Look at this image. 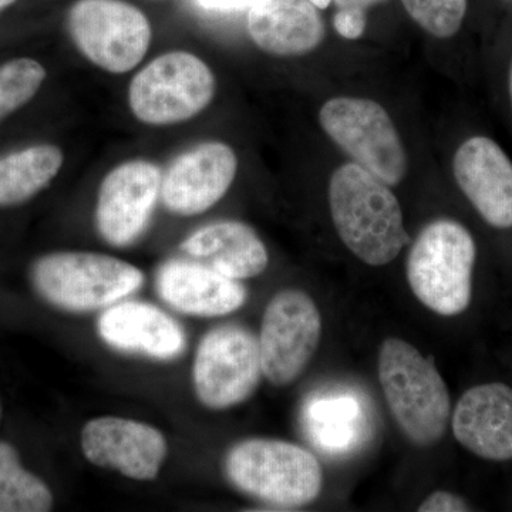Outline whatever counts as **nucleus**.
<instances>
[{"label": "nucleus", "instance_id": "obj_1", "mask_svg": "<svg viewBox=\"0 0 512 512\" xmlns=\"http://www.w3.org/2000/svg\"><path fill=\"white\" fill-rule=\"evenodd\" d=\"M329 205L339 238L367 265L390 264L409 244L399 200L362 165L345 164L332 174Z\"/></svg>", "mask_w": 512, "mask_h": 512}, {"label": "nucleus", "instance_id": "obj_2", "mask_svg": "<svg viewBox=\"0 0 512 512\" xmlns=\"http://www.w3.org/2000/svg\"><path fill=\"white\" fill-rule=\"evenodd\" d=\"M379 380L387 406L407 439L420 447L441 440L451 403L433 360L402 339H386L379 352Z\"/></svg>", "mask_w": 512, "mask_h": 512}, {"label": "nucleus", "instance_id": "obj_3", "mask_svg": "<svg viewBox=\"0 0 512 512\" xmlns=\"http://www.w3.org/2000/svg\"><path fill=\"white\" fill-rule=\"evenodd\" d=\"M476 256V242L460 222H431L407 256V281L430 311L441 316L460 315L470 305Z\"/></svg>", "mask_w": 512, "mask_h": 512}, {"label": "nucleus", "instance_id": "obj_4", "mask_svg": "<svg viewBox=\"0 0 512 512\" xmlns=\"http://www.w3.org/2000/svg\"><path fill=\"white\" fill-rule=\"evenodd\" d=\"M225 473L239 491L275 507H302L322 493L323 471L318 458L288 441L238 443L225 458Z\"/></svg>", "mask_w": 512, "mask_h": 512}, {"label": "nucleus", "instance_id": "obj_5", "mask_svg": "<svg viewBox=\"0 0 512 512\" xmlns=\"http://www.w3.org/2000/svg\"><path fill=\"white\" fill-rule=\"evenodd\" d=\"M32 282L46 302L66 312L109 308L138 291L144 275L137 266L94 252H57L32 268Z\"/></svg>", "mask_w": 512, "mask_h": 512}, {"label": "nucleus", "instance_id": "obj_6", "mask_svg": "<svg viewBox=\"0 0 512 512\" xmlns=\"http://www.w3.org/2000/svg\"><path fill=\"white\" fill-rule=\"evenodd\" d=\"M215 94V77L200 57L171 52L157 57L131 82V111L151 126H167L201 113Z\"/></svg>", "mask_w": 512, "mask_h": 512}, {"label": "nucleus", "instance_id": "obj_7", "mask_svg": "<svg viewBox=\"0 0 512 512\" xmlns=\"http://www.w3.org/2000/svg\"><path fill=\"white\" fill-rule=\"evenodd\" d=\"M320 126L340 148L387 185L402 183L407 156L392 119L379 103L353 97L326 101Z\"/></svg>", "mask_w": 512, "mask_h": 512}, {"label": "nucleus", "instance_id": "obj_8", "mask_svg": "<svg viewBox=\"0 0 512 512\" xmlns=\"http://www.w3.org/2000/svg\"><path fill=\"white\" fill-rule=\"evenodd\" d=\"M69 30L80 52L110 73L134 69L151 42L144 13L121 0H79L70 9Z\"/></svg>", "mask_w": 512, "mask_h": 512}, {"label": "nucleus", "instance_id": "obj_9", "mask_svg": "<svg viewBox=\"0 0 512 512\" xmlns=\"http://www.w3.org/2000/svg\"><path fill=\"white\" fill-rule=\"evenodd\" d=\"M262 375L258 339L241 326H221L202 338L194 362L198 399L212 410L244 403Z\"/></svg>", "mask_w": 512, "mask_h": 512}, {"label": "nucleus", "instance_id": "obj_10", "mask_svg": "<svg viewBox=\"0 0 512 512\" xmlns=\"http://www.w3.org/2000/svg\"><path fill=\"white\" fill-rule=\"evenodd\" d=\"M320 335L322 318L311 296L296 289L276 293L258 339L262 375L274 386L295 382L315 356Z\"/></svg>", "mask_w": 512, "mask_h": 512}, {"label": "nucleus", "instance_id": "obj_11", "mask_svg": "<svg viewBox=\"0 0 512 512\" xmlns=\"http://www.w3.org/2000/svg\"><path fill=\"white\" fill-rule=\"evenodd\" d=\"M160 170L148 161H128L101 184L96 222L113 247H128L143 234L161 191Z\"/></svg>", "mask_w": 512, "mask_h": 512}, {"label": "nucleus", "instance_id": "obj_12", "mask_svg": "<svg viewBox=\"0 0 512 512\" xmlns=\"http://www.w3.org/2000/svg\"><path fill=\"white\" fill-rule=\"evenodd\" d=\"M84 456L94 466L119 471L128 478H157L167 456V441L160 430L136 420L100 417L82 430Z\"/></svg>", "mask_w": 512, "mask_h": 512}, {"label": "nucleus", "instance_id": "obj_13", "mask_svg": "<svg viewBox=\"0 0 512 512\" xmlns=\"http://www.w3.org/2000/svg\"><path fill=\"white\" fill-rule=\"evenodd\" d=\"M237 170V156L227 144H201L168 168L161 180V200L174 214H202L227 194Z\"/></svg>", "mask_w": 512, "mask_h": 512}, {"label": "nucleus", "instance_id": "obj_14", "mask_svg": "<svg viewBox=\"0 0 512 512\" xmlns=\"http://www.w3.org/2000/svg\"><path fill=\"white\" fill-rule=\"evenodd\" d=\"M460 190L487 224L512 228V163L503 148L487 137L464 141L453 161Z\"/></svg>", "mask_w": 512, "mask_h": 512}, {"label": "nucleus", "instance_id": "obj_15", "mask_svg": "<svg viewBox=\"0 0 512 512\" xmlns=\"http://www.w3.org/2000/svg\"><path fill=\"white\" fill-rule=\"evenodd\" d=\"M453 433L458 443L490 461L512 460V389L485 383L467 390L454 410Z\"/></svg>", "mask_w": 512, "mask_h": 512}, {"label": "nucleus", "instance_id": "obj_16", "mask_svg": "<svg viewBox=\"0 0 512 512\" xmlns=\"http://www.w3.org/2000/svg\"><path fill=\"white\" fill-rule=\"evenodd\" d=\"M97 332L110 348L154 360L177 359L187 346L180 323L150 303H114L101 313Z\"/></svg>", "mask_w": 512, "mask_h": 512}, {"label": "nucleus", "instance_id": "obj_17", "mask_svg": "<svg viewBox=\"0 0 512 512\" xmlns=\"http://www.w3.org/2000/svg\"><path fill=\"white\" fill-rule=\"evenodd\" d=\"M157 292L185 315L215 318L238 311L247 302L245 286L201 262L168 261L157 274Z\"/></svg>", "mask_w": 512, "mask_h": 512}, {"label": "nucleus", "instance_id": "obj_18", "mask_svg": "<svg viewBox=\"0 0 512 512\" xmlns=\"http://www.w3.org/2000/svg\"><path fill=\"white\" fill-rule=\"evenodd\" d=\"M248 32L269 55L301 56L322 43L325 25L309 0H258L249 9Z\"/></svg>", "mask_w": 512, "mask_h": 512}, {"label": "nucleus", "instance_id": "obj_19", "mask_svg": "<svg viewBox=\"0 0 512 512\" xmlns=\"http://www.w3.org/2000/svg\"><path fill=\"white\" fill-rule=\"evenodd\" d=\"M181 249L218 274L237 281L261 275L269 262L264 242L254 229L237 221L198 229L185 239Z\"/></svg>", "mask_w": 512, "mask_h": 512}, {"label": "nucleus", "instance_id": "obj_20", "mask_svg": "<svg viewBox=\"0 0 512 512\" xmlns=\"http://www.w3.org/2000/svg\"><path fill=\"white\" fill-rule=\"evenodd\" d=\"M59 147L40 144L0 157V207H15L39 194L63 165Z\"/></svg>", "mask_w": 512, "mask_h": 512}, {"label": "nucleus", "instance_id": "obj_21", "mask_svg": "<svg viewBox=\"0 0 512 512\" xmlns=\"http://www.w3.org/2000/svg\"><path fill=\"white\" fill-rule=\"evenodd\" d=\"M305 429L316 446L329 453L355 447L363 433V409L352 396L315 399L305 407Z\"/></svg>", "mask_w": 512, "mask_h": 512}, {"label": "nucleus", "instance_id": "obj_22", "mask_svg": "<svg viewBox=\"0 0 512 512\" xmlns=\"http://www.w3.org/2000/svg\"><path fill=\"white\" fill-rule=\"evenodd\" d=\"M52 507L50 488L22 467L15 447L0 441V512H45Z\"/></svg>", "mask_w": 512, "mask_h": 512}, {"label": "nucleus", "instance_id": "obj_23", "mask_svg": "<svg viewBox=\"0 0 512 512\" xmlns=\"http://www.w3.org/2000/svg\"><path fill=\"white\" fill-rule=\"evenodd\" d=\"M46 79V70L33 59H16L0 66V120L25 106Z\"/></svg>", "mask_w": 512, "mask_h": 512}, {"label": "nucleus", "instance_id": "obj_24", "mask_svg": "<svg viewBox=\"0 0 512 512\" xmlns=\"http://www.w3.org/2000/svg\"><path fill=\"white\" fill-rule=\"evenodd\" d=\"M410 18L430 35L448 39L463 25L467 0H402Z\"/></svg>", "mask_w": 512, "mask_h": 512}, {"label": "nucleus", "instance_id": "obj_25", "mask_svg": "<svg viewBox=\"0 0 512 512\" xmlns=\"http://www.w3.org/2000/svg\"><path fill=\"white\" fill-rule=\"evenodd\" d=\"M338 12L333 19L336 32L345 39L356 40L366 30V12L387 0H333Z\"/></svg>", "mask_w": 512, "mask_h": 512}, {"label": "nucleus", "instance_id": "obj_26", "mask_svg": "<svg viewBox=\"0 0 512 512\" xmlns=\"http://www.w3.org/2000/svg\"><path fill=\"white\" fill-rule=\"evenodd\" d=\"M420 512H464L471 511L470 505L456 494L436 491L429 495L419 507Z\"/></svg>", "mask_w": 512, "mask_h": 512}, {"label": "nucleus", "instance_id": "obj_27", "mask_svg": "<svg viewBox=\"0 0 512 512\" xmlns=\"http://www.w3.org/2000/svg\"><path fill=\"white\" fill-rule=\"evenodd\" d=\"M258 0H195L201 9L208 12H241V10H249Z\"/></svg>", "mask_w": 512, "mask_h": 512}, {"label": "nucleus", "instance_id": "obj_28", "mask_svg": "<svg viewBox=\"0 0 512 512\" xmlns=\"http://www.w3.org/2000/svg\"><path fill=\"white\" fill-rule=\"evenodd\" d=\"M309 2H311L312 5H315L318 9H326L329 8V5L333 0H309Z\"/></svg>", "mask_w": 512, "mask_h": 512}, {"label": "nucleus", "instance_id": "obj_29", "mask_svg": "<svg viewBox=\"0 0 512 512\" xmlns=\"http://www.w3.org/2000/svg\"><path fill=\"white\" fill-rule=\"evenodd\" d=\"M15 0H0V10L8 8Z\"/></svg>", "mask_w": 512, "mask_h": 512}, {"label": "nucleus", "instance_id": "obj_30", "mask_svg": "<svg viewBox=\"0 0 512 512\" xmlns=\"http://www.w3.org/2000/svg\"><path fill=\"white\" fill-rule=\"evenodd\" d=\"M510 94H511V101H512V64H511V72H510Z\"/></svg>", "mask_w": 512, "mask_h": 512}, {"label": "nucleus", "instance_id": "obj_31", "mask_svg": "<svg viewBox=\"0 0 512 512\" xmlns=\"http://www.w3.org/2000/svg\"><path fill=\"white\" fill-rule=\"evenodd\" d=\"M0 417H2V406H0Z\"/></svg>", "mask_w": 512, "mask_h": 512}]
</instances>
